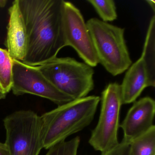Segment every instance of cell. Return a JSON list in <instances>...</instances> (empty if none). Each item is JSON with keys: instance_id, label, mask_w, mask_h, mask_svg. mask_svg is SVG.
Returning <instances> with one entry per match:
<instances>
[{"instance_id": "cell-20", "label": "cell", "mask_w": 155, "mask_h": 155, "mask_svg": "<svg viewBox=\"0 0 155 155\" xmlns=\"http://www.w3.org/2000/svg\"><path fill=\"white\" fill-rule=\"evenodd\" d=\"M7 94L5 93L0 87V100L4 99L6 98Z\"/></svg>"}, {"instance_id": "cell-9", "label": "cell", "mask_w": 155, "mask_h": 155, "mask_svg": "<svg viewBox=\"0 0 155 155\" xmlns=\"http://www.w3.org/2000/svg\"><path fill=\"white\" fill-rule=\"evenodd\" d=\"M155 113V101L150 97L135 101L120 125L124 132L123 140L131 142L147 131L153 126Z\"/></svg>"}, {"instance_id": "cell-16", "label": "cell", "mask_w": 155, "mask_h": 155, "mask_svg": "<svg viewBox=\"0 0 155 155\" xmlns=\"http://www.w3.org/2000/svg\"><path fill=\"white\" fill-rule=\"evenodd\" d=\"M80 139L77 137L68 141H63L49 149L46 155H77Z\"/></svg>"}, {"instance_id": "cell-18", "label": "cell", "mask_w": 155, "mask_h": 155, "mask_svg": "<svg viewBox=\"0 0 155 155\" xmlns=\"http://www.w3.org/2000/svg\"><path fill=\"white\" fill-rule=\"evenodd\" d=\"M0 155H10L6 144L1 142H0Z\"/></svg>"}, {"instance_id": "cell-19", "label": "cell", "mask_w": 155, "mask_h": 155, "mask_svg": "<svg viewBox=\"0 0 155 155\" xmlns=\"http://www.w3.org/2000/svg\"><path fill=\"white\" fill-rule=\"evenodd\" d=\"M146 2H147L148 4L150 6L152 9L153 12L155 13V1L153 0H147Z\"/></svg>"}, {"instance_id": "cell-12", "label": "cell", "mask_w": 155, "mask_h": 155, "mask_svg": "<svg viewBox=\"0 0 155 155\" xmlns=\"http://www.w3.org/2000/svg\"><path fill=\"white\" fill-rule=\"evenodd\" d=\"M140 58L144 61L150 81L155 86V16L150 21Z\"/></svg>"}, {"instance_id": "cell-1", "label": "cell", "mask_w": 155, "mask_h": 155, "mask_svg": "<svg viewBox=\"0 0 155 155\" xmlns=\"http://www.w3.org/2000/svg\"><path fill=\"white\" fill-rule=\"evenodd\" d=\"M28 36L22 62L38 67L57 57L67 47L63 23V0H18Z\"/></svg>"}, {"instance_id": "cell-14", "label": "cell", "mask_w": 155, "mask_h": 155, "mask_svg": "<svg viewBox=\"0 0 155 155\" xmlns=\"http://www.w3.org/2000/svg\"><path fill=\"white\" fill-rule=\"evenodd\" d=\"M13 63L8 50L0 48V87L7 94L12 87Z\"/></svg>"}, {"instance_id": "cell-13", "label": "cell", "mask_w": 155, "mask_h": 155, "mask_svg": "<svg viewBox=\"0 0 155 155\" xmlns=\"http://www.w3.org/2000/svg\"><path fill=\"white\" fill-rule=\"evenodd\" d=\"M128 155H155V127L130 142Z\"/></svg>"}, {"instance_id": "cell-21", "label": "cell", "mask_w": 155, "mask_h": 155, "mask_svg": "<svg viewBox=\"0 0 155 155\" xmlns=\"http://www.w3.org/2000/svg\"><path fill=\"white\" fill-rule=\"evenodd\" d=\"M7 2H8L7 0H0V8H5L7 5Z\"/></svg>"}, {"instance_id": "cell-10", "label": "cell", "mask_w": 155, "mask_h": 155, "mask_svg": "<svg viewBox=\"0 0 155 155\" xmlns=\"http://www.w3.org/2000/svg\"><path fill=\"white\" fill-rule=\"evenodd\" d=\"M8 14L7 37L4 44L12 58L22 62L27 52L28 36L18 0L13 2L9 8Z\"/></svg>"}, {"instance_id": "cell-8", "label": "cell", "mask_w": 155, "mask_h": 155, "mask_svg": "<svg viewBox=\"0 0 155 155\" xmlns=\"http://www.w3.org/2000/svg\"><path fill=\"white\" fill-rule=\"evenodd\" d=\"M63 23L67 46H71L84 62L95 67L99 63L87 23L80 11L71 2L63 1Z\"/></svg>"}, {"instance_id": "cell-17", "label": "cell", "mask_w": 155, "mask_h": 155, "mask_svg": "<svg viewBox=\"0 0 155 155\" xmlns=\"http://www.w3.org/2000/svg\"><path fill=\"white\" fill-rule=\"evenodd\" d=\"M129 144V142L122 140L111 149L101 153V155H128Z\"/></svg>"}, {"instance_id": "cell-5", "label": "cell", "mask_w": 155, "mask_h": 155, "mask_svg": "<svg viewBox=\"0 0 155 155\" xmlns=\"http://www.w3.org/2000/svg\"><path fill=\"white\" fill-rule=\"evenodd\" d=\"M10 155H39L43 147L41 117L31 110L14 111L3 119Z\"/></svg>"}, {"instance_id": "cell-2", "label": "cell", "mask_w": 155, "mask_h": 155, "mask_svg": "<svg viewBox=\"0 0 155 155\" xmlns=\"http://www.w3.org/2000/svg\"><path fill=\"white\" fill-rule=\"evenodd\" d=\"M100 100L98 96H87L41 115L43 148L49 149L87 127L94 119Z\"/></svg>"}, {"instance_id": "cell-11", "label": "cell", "mask_w": 155, "mask_h": 155, "mask_svg": "<svg viewBox=\"0 0 155 155\" xmlns=\"http://www.w3.org/2000/svg\"><path fill=\"white\" fill-rule=\"evenodd\" d=\"M120 85L123 104L136 101L147 87H155L148 73L144 61L140 58L127 69Z\"/></svg>"}, {"instance_id": "cell-4", "label": "cell", "mask_w": 155, "mask_h": 155, "mask_svg": "<svg viewBox=\"0 0 155 155\" xmlns=\"http://www.w3.org/2000/svg\"><path fill=\"white\" fill-rule=\"evenodd\" d=\"M37 67L58 90L73 100L87 97L94 88L93 68L73 58L56 57Z\"/></svg>"}, {"instance_id": "cell-15", "label": "cell", "mask_w": 155, "mask_h": 155, "mask_svg": "<svg viewBox=\"0 0 155 155\" xmlns=\"http://www.w3.org/2000/svg\"><path fill=\"white\" fill-rule=\"evenodd\" d=\"M87 2L92 5L102 21L110 22L117 19V9L113 0H88Z\"/></svg>"}, {"instance_id": "cell-6", "label": "cell", "mask_w": 155, "mask_h": 155, "mask_svg": "<svg viewBox=\"0 0 155 155\" xmlns=\"http://www.w3.org/2000/svg\"><path fill=\"white\" fill-rule=\"evenodd\" d=\"M122 104L120 85L109 83L102 91L99 119L89 140L95 150L103 153L119 143L117 133Z\"/></svg>"}, {"instance_id": "cell-3", "label": "cell", "mask_w": 155, "mask_h": 155, "mask_svg": "<svg viewBox=\"0 0 155 155\" xmlns=\"http://www.w3.org/2000/svg\"><path fill=\"white\" fill-rule=\"evenodd\" d=\"M86 23L99 63L113 76L127 70L132 61L124 38L125 29L96 18Z\"/></svg>"}, {"instance_id": "cell-7", "label": "cell", "mask_w": 155, "mask_h": 155, "mask_svg": "<svg viewBox=\"0 0 155 155\" xmlns=\"http://www.w3.org/2000/svg\"><path fill=\"white\" fill-rule=\"evenodd\" d=\"M11 91L16 96L31 94L49 100L58 106L74 100L58 90L38 67L14 59Z\"/></svg>"}]
</instances>
